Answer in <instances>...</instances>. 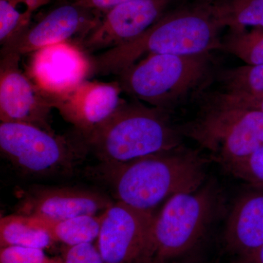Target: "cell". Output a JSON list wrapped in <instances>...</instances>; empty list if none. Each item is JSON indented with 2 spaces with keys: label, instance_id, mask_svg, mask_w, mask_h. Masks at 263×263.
I'll return each instance as SVG.
<instances>
[{
  "label": "cell",
  "instance_id": "obj_1",
  "mask_svg": "<svg viewBox=\"0 0 263 263\" xmlns=\"http://www.w3.org/2000/svg\"><path fill=\"white\" fill-rule=\"evenodd\" d=\"M207 163L198 151L181 145L124 163H100L95 175L108 185L116 201L154 212L174 195L201 187Z\"/></svg>",
  "mask_w": 263,
  "mask_h": 263
},
{
  "label": "cell",
  "instance_id": "obj_2",
  "mask_svg": "<svg viewBox=\"0 0 263 263\" xmlns=\"http://www.w3.org/2000/svg\"><path fill=\"white\" fill-rule=\"evenodd\" d=\"M223 28L212 0L168 12L139 37L94 57L91 73L117 75L149 54L212 53L219 49Z\"/></svg>",
  "mask_w": 263,
  "mask_h": 263
},
{
  "label": "cell",
  "instance_id": "obj_3",
  "mask_svg": "<svg viewBox=\"0 0 263 263\" xmlns=\"http://www.w3.org/2000/svg\"><path fill=\"white\" fill-rule=\"evenodd\" d=\"M84 139L88 152L102 164H119L181 146V133L169 112L133 99Z\"/></svg>",
  "mask_w": 263,
  "mask_h": 263
},
{
  "label": "cell",
  "instance_id": "obj_4",
  "mask_svg": "<svg viewBox=\"0 0 263 263\" xmlns=\"http://www.w3.org/2000/svg\"><path fill=\"white\" fill-rule=\"evenodd\" d=\"M197 117L180 133L207 151L224 167L245 159L263 146V113L226 93L205 99Z\"/></svg>",
  "mask_w": 263,
  "mask_h": 263
},
{
  "label": "cell",
  "instance_id": "obj_5",
  "mask_svg": "<svg viewBox=\"0 0 263 263\" xmlns=\"http://www.w3.org/2000/svg\"><path fill=\"white\" fill-rule=\"evenodd\" d=\"M212 53L149 54L117 74L123 93L149 106L171 111L207 81Z\"/></svg>",
  "mask_w": 263,
  "mask_h": 263
},
{
  "label": "cell",
  "instance_id": "obj_6",
  "mask_svg": "<svg viewBox=\"0 0 263 263\" xmlns=\"http://www.w3.org/2000/svg\"><path fill=\"white\" fill-rule=\"evenodd\" d=\"M223 206L222 193L214 181L168 199L156 214L150 263L184 261L216 222Z\"/></svg>",
  "mask_w": 263,
  "mask_h": 263
},
{
  "label": "cell",
  "instance_id": "obj_7",
  "mask_svg": "<svg viewBox=\"0 0 263 263\" xmlns=\"http://www.w3.org/2000/svg\"><path fill=\"white\" fill-rule=\"evenodd\" d=\"M0 151L22 174L32 176L68 174L88 149L83 137L55 133L20 123L1 122Z\"/></svg>",
  "mask_w": 263,
  "mask_h": 263
},
{
  "label": "cell",
  "instance_id": "obj_8",
  "mask_svg": "<svg viewBox=\"0 0 263 263\" xmlns=\"http://www.w3.org/2000/svg\"><path fill=\"white\" fill-rule=\"evenodd\" d=\"M156 214L115 201L103 213L98 238L105 263H150Z\"/></svg>",
  "mask_w": 263,
  "mask_h": 263
},
{
  "label": "cell",
  "instance_id": "obj_9",
  "mask_svg": "<svg viewBox=\"0 0 263 263\" xmlns=\"http://www.w3.org/2000/svg\"><path fill=\"white\" fill-rule=\"evenodd\" d=\"M103 13L69 1L58 3L13 41L2 46L1 57H22L57 43L82 42L103 17Z\"/></svg>",
  "mask_w": 263,
  "mask_h": 263
},
{
  "label": "cell",
  "instance_id": "obj_10",
  "mask_svg": "<svg viewBox=\"0 0 263 263\" xmlns=\"http://www.w3.org/2000/svg\"><path fill=\"white\" fill-rule=\"evenodd\" d=\"M22 57L5 55L0 60V120L30 124L54 133L47 95L19 67Z\"/></svg>",
  "mask_w": 263,
  "mask_h": 263
},
{
  "label": "cell",
  "instance_id": "obj_11",
  "mask_svg": "<svg viewBox=\"0 0 263 263\" xmlns=\"http://www.w3.org/2000/svg\"><path fill=\"white\" fill-rule=\"evenodd\" d=\"M175 0H132L104 13L101 20L83 40L85 53L105 51L139 37L160 20Z\"/></svg>",
  "mask_w": 263,
  "mask_h": 263
},
{
  "label": "cell",
  "instance_id": "obj_12",
  "mask_svg": "<svg viewBox=\"0 0 263 263\" xmlns=\"http://www.w3.org/2000/svg\"><path fill=\"white\" fill-rule=\"evenodd\" d=\"M122 93L117 81L84 80L64 92L46 94L53 108L85 139L120 106L124 101Z\"/></svg>",
  "mask_w": 263,
  "mask_h": 263
},
{
  "label": "cell",
  "instance_id": "obj_13",
  "mask_svg": "<svg viewBox=\"0 0 263 263\" xmlns=\"http://www.w3.org/2000/svg\"><path fill=\"white\" fill-rule=\"evenodd\" d=\"M113 200L105 194L89 189L70 186H43L24 194L15 214L65 220L83 215H98L105 212Z\"/></svg>",
  "mask_w": 263,
  "mask_h": 263
},
{
  "label": "cell",
  "instance_id": "obj_14",
  "mask_svg": "<svg viewBox=\"0 0 263 263\" xmlns=\"http://www.w3.org/2000/svg\"><path fill=\"white\" fill-rule=\"evenodd\" d=\"M91 70V62L81 48L65 42L34 52L28 73L44 92L58 94L86 80Z\"/></svg>",
  "mask_w": 263,
  "mask_h": 263
},
{
  "label": "cell",
  "instance_id": "obj_15",
  "mask_svg": "<svg viewBox=\"0 0 263 263\" xmlns=\"http://www.w3.org/2000/svg\"><path fill=\"white\" fill-rule=\"evenodd\" d=\"M224 246L236 258L263 246V190L252 187L235 200L227 219Z\"/></svg>",
  "mask_w": 263,
  "mask_h": 263
},
{
  "label": "cell",
  "instance_id": "obj_16",
  "mask_svg": "<svg viewBox=\"0 0 263 263\" xmlns=\"http://www.w3.org/2000/svg\"><path fill=\"white\" fill-rule=\"evenodd\" d=\"M103 213L98 215H83L65 220H51L32 217L38 228L46 231L54 242L68 247L84 243H92L98 239Z\"/></svg>",
  "mask_w": 263,
  "mask_h": 263
},
{
  "label": "cell",
  "instance_id": "obj_17",
  "mask_svg": "<svg viewBox=\"0 0 263 263\" xmlns=\"http://www.w3.org/2000/svg\"><path fill=\"white\" fill-rule=\"evenodd\" d=\"M46 231L34 224L30 216L15 214L1 218L0 246L46 249L53 243Z\"/></svg>",
  "mask_w": 263,
  "mask_h": 263
},
{
  "label": "cell",
  "instance_id": "obj_18",
  "mask_svg": "<svg viewBox=\"0 0 263 263\" xmlns=\"http://www.w3.org/2000/svg\"><path fill=\"white\" fill-rule=\"evenodd\" d=\"M212 3L224 27H263V0H212Z\"/></svg>",
  "mask_w": 263,
  "mask_h": 263
},
{
  "label": "cell",
  "instance_id": "obj_19",
  "mask_svg": "<svg viewBox=\"0 0 263 263\" xmlns=\"http://www.w3.org/2000/svg\"><path fill=\"white\" fill-rule=\"evenodd\" d=\"M222 92L239 98L263 96V64L223 70L218 76Z\"/></svg>",
  "mask_w": 263,
  "mask_h": 263
},
{
  "label": "cell",
  "instance_id": "obj_20",
  "mask_svg": "<svg viewBox=\"0 0 263 263\" xmlns=\"http://www.w3.org/2000/svg\"><path fill=\"white\" fill-rule=\"evenodd\" d=\"M219 50L236 57L247 65L263 64V27L230 29L221 38Z\"/></svg>",
  "mask_w": 263,
  "mask_h": 263
},
{
  "label": "cell",
  "instance_id": "obj_21",
  "mask_svg": "<svg viewBox=\"0 0 263 263\" xmlns=\"http://www.w3.org/2000/svg\"><path fill=\"white\" fill-rule=\"evenodd\" d=\"M223 168L251 187L263 190V146L245 159L227 164Z\"/></svg>",
  "mask_w": 263,
  "mask_h": 263
},
{
  "label": "cell",
  "instance_id": "obj_22",
  "mask_svg": "<svg viewBox=\"0 0 263 263\" xmlns=\"http://www.w3.org/2000/svg\"><path fill=\"white\" fill-rule=\"evenodd\" d=\"M60 260L50 258L44 249L7 247L0 250V263H60Z\"/></svg>",
  "mask_w": 263,
  "mask_h": 263
},
{
  "label": "cell",
  "instance_id": "obj_23",
  "mask_svg": "<svg viewBox=\"0 0 263 263\" xmlns=\"http://www.w3.org/2000/svg\"><path fill=\"white\" fill-rule=\"evenodd\" d=\"M60 263H105L98 247L92 243H84L69 247L65 258Z\"/></svg>",
  "mask_w": 263,
  "mask_h": 263
},
{
  "label": "cell",
  "instance_id": "obj_24",
  "mask_svg": "<svg viewBox=\"0 0 263 263\" xmlns=\"http://www.w3.org/2000/svg\"><path fill=\"white\" fill-rule=\"evenodd\" d=\"M69 1L104 14L118 5L127 3L132 0H69Z\"/></svg>",
  "mask_w": 263,
  "mask_h": 263
},
{
  "label": "cell",
  "instance_id": "obj_25",
  "mask_svg": "<svg viewBox=\"0 0 263 263\" xmlns=\"http://www.w3.org/2000/svg\"><path fill=\"white\" fill-rule=\"evenodd\" d=\"M230 263H263V246L253 253L236 258Z\"/></svg>",
  "mask_w": 263,
  "mask_h": 263
},
{
  "label": "cell",
  "instance_id": "obj_26",
  "mask_svg": "<svg viewBox=\"0 0 263 263\" xmlns=\"http://www.w3.org/2000/svg\"><path fill=\"white\" fill-rule=\"evenodd\" d=\"M230 96H231V95H230ZM231 97L239 103L250 107V108L258 109L263 113V96L254 98H236V97Z\"/></svg>",
  "mask_w": 263,
  "mask_h": 263
},
{
  "label": "cell",
  "instance_id": "obj_27",
  "mask_svg": "<svg viewBox=\"0 0 263 263\" xmlns=\"http://www.w3.org/2000/svg\"><path fill=\"white\" fill-rule=\"evenodd\" d=\"M178 263H197V262H191V261L184 260V261H182V262H178Z\"/></svg>",
  "mask_w": 263,
  "mask_h": 263
}]
</instances>
